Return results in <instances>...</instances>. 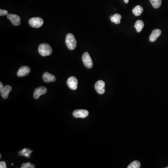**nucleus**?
Here are the masks:
<instances>
[{
    "mask_svg": "<svg viewBox=\"0 0 168 168\" xmlns=\"http://www.w3.org/2000/svg\"><path fill=\"white\" fill-rule=\"evenodd\" d=\"M166 168H168V167H166Z\"/></svg>",
    "mask_w": 168,
    "mask_h": 168,
    "instance_id": "26",
    "label": "nucleus"
},
{
    "mask_svg": "<svg viewBox=\"0 0 168 168\" xmlns=\"http://www.w3.org/2000/svg\"><path fill=\"white\" fill-rule=\"evenodd\" d=\"M78 83V81L77 78L74 76L70 77L68 79H67V85L70 89L72 90H75L77 89Z\"/></svg>",
    "mask_w": 168,
    "mask_h": 168,
    "instance_id": "7",
    "label": "nucleus"
},
{
    "mask_svg": "<svg viewBox=\"0 0 168 168\" xmlns=\"http://www.w3.org/2000/svg\"><path fill=\"white\" fill-rule=\"evenodd\" d=\"M31 163L30 162H27V163H23L22 164V168H31Z\"/></svg>",
    "mask_w": 168,
    "mask_h": 168,
    "instance_id": "19",
    "label": "nucleus"
},
{
    "mask_svg": "<svg viewBox=\"0 0 168 168\" xmlns=\"http://www.w3.org/2000/svg\"><path fill=\"white\" fill-rule=\"evenodd\" d=\"M0 157H1V156H0Z\"/></svg>",
    "mask_w": 168,
    "mask_h": 168,
    "instance_id": "25",
    "label": "nucleus"
},
{
    "mask_svg": "<svg viewBox=\"0 0 168 168\" xmlns=\"http://www.w3.org/2000/svg\"><path fill=\"white\" fill-rule=\"evenodd\" d=\"M30 72V67L28 66H22L18 70L17 75L18 77H22L28 75Z\"/></svg>",
    "mask_w": 168,
    "mask_h": 168,
    "instance_id": "10",
    "label": "nucleus"
},
{
    "mask_svg": "<svg viewBox=\"0 0 168 168\" xmlns=\"http://www.w3.org/2000/svg\"><path fill=\"white\" fill-rule=\"evenodd\" d=\"M47 92V89L45 87H40L35 89V92H34V98L35 99H38L41 95L45 94Z\"/></svg>",
    "mask_w": 168,
    "mask_h": 168,
    "instance_id": "8",
    "label": "nucleus"
},
{
    "mask_svg": "<svg viewBox=\"0 0 168 168\" xmlns=\"http://www.w3.org/2000/svg\"><path fill=\"white\" fill-rule=\"evenodd\" d=\"M0 168H7L6 162L4 161H1L0 162Z\"/></svg>",
    "mask_w": 168,
    "mask_h": 168,
    "instance_id": "21",
    "label": "nucleus"
},
{
    "mask_svg": "<svg viewBox=\"0 0 168 168\" xmlns=\"http://www.w3.org/2000/svg\"><path fill=\"white\" fill-rule=\"evenodd\" d=\"M43 78L44 81L46 83L55 81L56 79L55 76L48 72H45L43 73Z\"/></svg>",
    "mask_w": 168,
    "mask_h": 168,
    "instance_id": "12",
    "label": "nucleus"
},
{
    "mask_svg": "<svg viewBox=\"0 0 168 168\" xmlns=\"http://www.w3.org/2000/svg\"><path fill=\"white\" fill-rule=\"evenodd\" d=\"M31 168H35V165H31Z\"/></svg>",
    "mask_w": 168,
    "mask_h": 168,
    "instance_id": "24",
    "label": "nucleus"
},
{
    "mask_svg": "<svg viewBox=\"0 0 168 168\" xmlns=\"http://www.w3.org/2000/svg\"><path fill=\"white\" fill-rule=\"evenodd\" d=\"M8 11L7 10H1V9L0 10V16H6V15H8Z\"/></svg>",
    "mask_w": 168,
    "mask_h": 168,
    "instance_id": "20",
    "label": "nucleus"
},
{
    "mask_svg": "<svg viewBox=\"0 0 168 168\" xmlns=\"http://www.w3.org/2000/svg\"><path fill=\"white\" fill-rule=\"evenodd\" d=\"M82 60L85 67L88 69H91L93 66V62L90 55L87 52L84 53L82 56Z\"/></svg>",
    "mask_w": 168,
    "mask_h": 168,
    "instance_id": "4",
    "label": "nucleus"
},
{
    "mask_svg": "<svg viewBox=\"0 0 168 168\" xmlns=\"http://www.w3.org/2000/svg\"><path fill=\"white\" fill-rule=\"evenodd\" d=\"M12 90V87L10 85H7L4 87L1 91V96L4 99H7L8 98V94Z\"/></svg>",
    "mask_w": 168,
    "mask_h": 168,
    "instance_id": "11",
    "label": "nucleus"
},
{
    "mask_svg": "<svg viewBox=\"0 0 168 168\" xmlns=\"http://www.w3.org/2000/svg\"><path fill=\"white\" fill-rule=\"evenodd\" d=\"M140 167V163L138 161H133L127 167V168H139Z\"/></svg>",
    "mask_w": 168,
    "mask_h": 168,
    "instance_id": "18",
    "label": "nucleus"
},
{
    "mask_svg": "<svg viewBox=\"0 0 168 168\" xmlns=\"http://www.w3.org/2000/svg\"><path fill=\"white\" fill-rule=\"evenodd\" d=\"M89 114V112L87 110L85 109H78L75 110L73 112V116L76 118H85Z\"/></svg>",
    "mask_w": 168,
    "mask_h": 168,
    "instance_id": "5",
    "label": "nucleus"
},
{
    "mask_svg": "<svg viewBox=\"0 0 168 168\" xmlns=\"http://www.w3.org/2000/svg\"><path fill=\"white\" fill-rule=\"evenodd\" d=\"M7 18L10 20L12 24L15 26H18L21 23V18L17 14H8Z\"/></svg>",
    "mask_w": 168,
    "mask_h": 168,
    "instance_id": "9",
    "label": "nucleus"
},
{
    "mask_svg": "<svg viewBox=\"0 0 168 168\" xmlns=\"http://www.w3.org/2000/svg\"><path fill=\"white\" fill-rule=\"evenodd\" d=\"M121 18V16L120 14H115L111 17L110 19L111 22L114 23L115 24H118L120 23Z\"/></svg>",
    "mask_w": 168,
    "mask_h": 168,
    "instance_id": "16",
    "label": "nucleus"
},
{
    "mask_svg": "<svg viewBox=\"0 0 168 168\" xmlns=\"http://www.w3.org/2000/svg\"><path fill=\"white\" fill-rule=\"evenodd\" d=\"M161 30L159 29H155L151 34L149 36V41L151 42H154L156 41L158 37L160 36Z\"/></svg>",
    "mask_w": 168,
    "mask_h": 168,
    "instance_id": "13",
    "label": "nucleus"
},
{
    "mask_svg": "<svg viewBox=\"0 0 168 168\" xmlns=\"http://www.w3.org/2000/svg\"><path fill=\"white\" fill-rule=\"evenodd\" d=\"M3 88V83H2L1 82H0V91H1Z\"/></svg>",
    "mask_w": 168,
    "mask_h": 168,
    "instance_id": "22",
    "label": "nucleus"
},
{
    "mask_svg": "<svg viewBox=\"0 0 168 168\" xmlns=\"http://www.w3.org/2000/svg\"><path fill=\"white\" fill-rule=\"evenodd\" d=\"M150 1L155 8H158L162 5V0H150Z\"/></svg>",
    "mask_w": 168,
    "mask_h": 168,
    "instance_id": "17",
    "label": "nucleus"
},
{
    "mask_svg": "<svg viewBox=\"0 0 168 168\" xmlns=\"http://www.w3.org/2000/svg\"><path fill=\"white\" fill-rule=\"evenodd\" d=\"M39 52L41 55L45 56L50 55L52 50L50 45L47 43H42L39 46Z\"/></svg>",
    "mask_w": 168,
    "mask_h": 168,
    "instance_id": "2",
    "label": "nucleus"
},
{
    "mask_svg": "<svg viewBox=\"0 0 168 168\" xmlns=\"http://www.w3.org/2000/svg\"><path fill=\"white\" fill-rule=\"evenodd\" d=\"M43 23V20L40 17H33L29 20V24L33 28H39L41 27Z\"/></svg>",
    "mask_w": 168,
    "mask_h": 168,
    "instance_id": "3",
    "label": "nucleus"
},
{
    "mask_svg": "<svg viewBox=\"0 0 168 168\" xmlns=\"http://www.w3.org/2000/svg\"><path fill=\"white\" fill-rule=\"evenodd\" d=\"M65 43L69 49L73 50L77 46V41L75 37L72 34L69 33L66 36Z\"/></svg>",
    "mask_w": 168,
    "mask_h": 168,
    "instance_id": "1",
    "label": "nucleus"
},
{
    "mask_svg": "<svg viewBox=\"0 0 168 168\" xmlns=\"http://www.w3.org/2000/svg\"><path fill=\"white\" fill-rule=\"evenodd\" d=\"M95 88L100 94H103L105 92V83L103 81H98L95 84Z\"/></svg>",
    "mask_w": 168,
    "mask_h": 168,
    "instance_id": "6",
    "label": "nucleus"
},
{
    "mask_svg": "<svg viewBox=\"0 0 168 168\" xmlns=\"http://www.w3.org/2000/svg\"><path fill=\"white\" fill-rule=\"evenodd\" d=\"M124 1L126 3H129V0H124Z\"/></svg>",
    "mask_w": 168,
    "mask_h": 168,
    "instance_id": "23",
    "label": "nucleus"
},
{
    "mask_svg": "<svg viewBox=\"0 0 168 168\" xmlns=\"http://www.w3.org/2000/svg\"><path fill=\"white\" fill-rule=\"evenodd\" d=\"M144 23L142 20H138L134 24V28H136L137 32H140L144 27Z\"/></svg>",
    "mask_w": 168,
    "mask_h": 168,
    "instance_id": "15",
    "label": "nucleus"
},
{
    "mask_svg": "<svg viewBox=\"0 0 168 168\" xmlns=\"http://www.w3.org/2000/svg\"><path fill=\"white\" fill-rule=\"evenodd\" d=\"M143 7L140 5H137L132 10V12L134 14V16H140V14H142L143 13Z\"/></svg>",
    "mask_w": 168,
    "mask_h": 168,
    "instance_id": "14",
    "label": "nucleus"
}]
</instances>
